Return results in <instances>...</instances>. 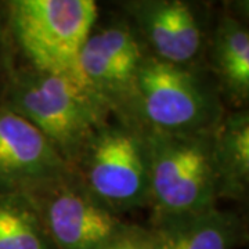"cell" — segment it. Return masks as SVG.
<instances>
[{
    "instance_id": "obj_1",
    "label": "cell",
    "mask_w": 249,
    "mask_h": 249,
    "mask_svg": "<svg viewBox=\"0 0 249 249\" xmlns=\"http://www.w3.org/2000/svg\"><path fill=\"white\" fill-rule=\"evenodd\" d=\"M220 91L202 68H186L145 55L122 121L168 134L212 133L224 115Z\"/></svg>"
},
{
    "instance_id": "obj_2",
    "label": "cell",
    "mask_w": 249,
    "mask_h": 249,
    "mask_svg": "<svg viewBox=\"0 0 249 249\" xmlns=\"http://www.w3.org/2000/svg\"><path fill=\"white\" fill-rule=\"evenodd\" d=\"M4 104L34 124L71 170L91 136L111 114L71 80L29 65L11 73Z\"/></svg>"
},
{
    "instance_id": "obj_3",
    "label": "cell",
    "mask_w": 249,
    "mask_h": 249,
    "mask_svg": "<svg viewBox=\"0 0 249 249\" xmlns=\"http://www.w3.org/2000/svg\"><path fill=\"white\" fill-rule=\"evenodd\" d=\"M4 9L11 39L27 65L89 91L78 55L100 14V0H4Z\"/></svg>"
},
{
    "instance_id": "obj_4",
    "label": "cell",
    "mask_w": 249,
    "mask_h": 249,
    "mask_svg": "<svg viewBox=\"0 0 249 249\" xmlns=\"http://www.w3.org/2000/svg\"><path fill=\"white\" fill-rule=\"evenodd\" d=\"M142 133L148 158L152 219L196 213L217 206L220 186L214 163L213 132Z\"/></svg>"
},
{
    "instance_id": "obj_5",
    "label": "cell",
    "mask_w": 249,
    "mask_h": 249,
    "mask_svg": "<svg viewBox=\"0 0 249 249\" xmlns=\"http://www.w3.org/2000/svg\"><path fill=\"white\" fill-rule=\"evenodd\" d=\"M72 172L98 202L119 214L150 205V173L142 130L107 121L91 136Z\"/></svg>"
},
{
    "instance_id": "obj_6",
    "label": "cell",
    "mask_w": 249,
    "mask_h": 249,
    "mask_svg": "<svg viewBox=\"0 0 249 249\" xmlns=\"http://www.w3.org/2000/svg\"><path fill=\"white\" fill-rule=\"evenodd\" d=\"M147 53L186 68H205L216 14L209 0H114Z\"/></svg>"
},
{
    "instance_id": "obj_7",
    "label": "cell",
    "mask_w": 249,
    "mask_h": 249,
    "mask_svg": "<svg viewBox=\"0 0 249 249\" xmlns=\"http://www.w3.org/2000/svg\"><path fill=\"white\" fill-rule=\"evenodd\" d=\"M147 54L119 11L107 17L98 14L80 47L78 68L86 88L119 119L126 115L136 75Z\"/></svg>"
},
{
    "instance_id": "obj_8",
    "label": "cell",
    "mask_w": 249,
    "mask_h": 249,
    "mask_svg": "<svg viewBox=\"0 0 249 249\" xmlns=\"http://www.w3.org/2000/svg\"><path fill=\"white\" fill-rule=\"evenodd\" d=\"M24 196L54 249H101L127 226L98 202L72 170Z\"/></svg>"
},
{
    "instance_id": "obj_9",
    "label": "cell",
    "mask_w": 249,
    "mask_h": 249,
    "mask_svg": "<svg viewBox=\"0 0 249 249\" xmlns=\"http://www.w3.org/2000/svg\"><path fill=\"white\" fill-rule=\"evenodd\" d=\"M71 172L53 144L24 116L0 106V191L25 196Z\"/></svg>"
},
{
    "instance_id": "obj_10",
    "label": "cell",
    "mask_w": 249,
    "mask_h": 249,
    "mask_svg": "<svg viewBox=\"0 0 249 249\" xmlns=\"http://www.w3.org/2000/svg\"><path fill=\"white\" fill-rule=\"evenodd\" d=\"M147 230L148 249H235L242 223L217 206L196 213L152 219Z\"/></svg>"
},
{
    "instance_id": "obj_11",
    "label": "cell",
    "mask_w": 249,
    "mask_h": 249,
    "mask_svg": "<svg viewBox=\"0 0 249 249\" xmlns=\"http://www.w3.org/2000/svg\"><path fill=\"white\" fill-rule=\"evenodd\" d=\"M205 68L219 91L237 106L249 96V31L244 22L223 11L216 14L205 52Z\"/></svg>"
},
{
    "instance_id": "obj_12",
    "label": "cell",
    "mask_w": 249,
    "mask_h": 249,
    "mask_svg": "<svg viewBox=\"0 0 249 249\" xmlns=\"http://www.w3.org/2000/svg\"><path fill=\"white\" fill-rule=\"evenodd\" d=\"M213 155L220 199L242 201L249 184L248 111L224 114L213 130Z\"/></svg>"
},
{
    "instance_id": "obj_13",
    "label": "cell",
    "mask_w": 249,
    "mask_h": 249,
    "mask_svg": "<svg viewBox=\"0 0 249 249\" xmlns=\"http://www.w3.org/2000/svg\"><path fill=\"white\" fill-rule=\"evenodd\" d=\"M0 249H54L24 196H0Z\"/></svg>"
},
{
    "instance_id": "obj_14",
    "label": "cell",
    "mask_w": 249,
    "mask_h": 249,
    "mask_svg": "<svg viewBox=\"0 0 249 249\" xmlns=\"http://www.w3.org/2000/svg\"><path fill=\"white\" fill-rule=\"evenodd\" d=\"M101 249H148L147 230L127 224L124 231L119 232Z\"/></svg>"
},
{
    "instance_id": "obj_15",
    "label": "cell",
    "mask_w": 249,
    "mask_h": 249,
    "mask_svg": "<svg viewBox=\"0 0 249 249\" xmlns=\"http://www.w3.org/2000/svg\"><path fill=\"white\" fill-rule=\"evenodd\" d=\"M223 4V11L231 14L244 22H248L249 17V0H220Z\"/></svg>"
},
{
    "instance_id": "obj_16",
    "label": "cell",
    "mask_w": 249,
    "mask_h": 249,
    "mask_svg": "<svg viewBox=\"0 0 249 249\" xmlns=\"http://www.w3.org/2000/svg\"><path fill=\"white\" fill-rule=\"evenodd\" d=\"M209 1H212V3H213V4H214L216 1H220V0H209Z\"/></svg>"
}]
</instances>
